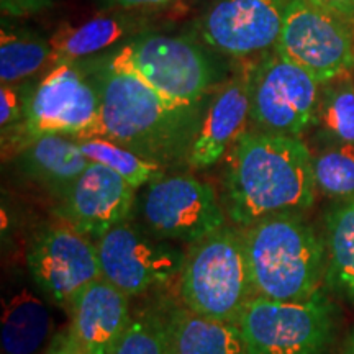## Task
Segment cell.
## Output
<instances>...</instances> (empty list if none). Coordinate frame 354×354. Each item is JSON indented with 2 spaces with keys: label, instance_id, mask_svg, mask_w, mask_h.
Wrapping results in <instances>:
<instances>
[{
  "label": "cell",
  "instance_id": "cell-4",
  "mask_svg": "<svg viewBox=\"0 0 354 354\" xmlns=\"http://www.w3.org/2000/svg\"><path fill=\"white\" fill-rule=\"evenodd\" d=\"M88 68L125 71L167 99L198 104L227 81L221 55L196 37L149 32L105 55L79 61Z\"/></svg>",
  "mask_w": 354,
  "mask_h": 354
},
{
  "label": "cell",
  "instance_id": "cell-30",
  "mask_svg": "<svg viewBox=\"0 0 354 354\" xmlns=\"http://www.w3.org/2000/svg\"><path fill=\"white\" fill-rule=\"evenodd\" d=\"M46 354H86L81 346L74 342L69 331H61L53 336L50 344L46 346Z\"/></svg>",
  "mask_w": 354,
  "mask_h": 354
},
{
  "label": "cell",
  "instance_id": "cell-1",
  "mask_svg": "<svg viewBox=\"0 0 354 354\" xmlns=\"http://www.w3.org/2000/svg\"><path fill=\"white\" fill-rule=\"evenodd\" d=\"M317 194L312 149L302 138L248 128L223 161L220 201L238 228L276 214H307Z\"/></svg>",
  "mask_w": 354,
  "mask_h": 354
},
{
  "label": "cell",
  "instance_id": "cell-7",
  "mask_svg": "<svg viewBox=\"0 0 354 354\" xmlns=\"http://www.w3.org/2000/svg\"><path fill=\"white\" fill-rule=\"evenodd\" d=\"M44 135L73 140L100 136V94L81 63H55L33 81L25 120L8 151Z\"/></svg>",
  "mask_w": 354,
  "mask_h": 354
},
{
  "label": "cell",
  "instance_id": "cell-23",
  "mask_svg": "<svg viewBox=\"0 0 354 354\" xmlns=\"http://www.w3.org/2000/svg\"><path fill=\"white\" fill-rule=\"evenodd\" d=\"M317 140L354 146V77L353 71L322 86L317 112Z\"/></svg>",
  "mask_w": 354,
  "mask_h": 354
},
{
  "label": "cell",
  "instance_id": "cell-17",
  "mask_svg": "<svg viewBox=\"0 0 354 354\" xmlns=\"http://www.w3.org/2000/svg\"><path fill=\"white\" fill-rule=\"evenodd\" d=\"M149 32H156L154 20L136 10H113L97 15L79 26L57 30L53 35L51 64L91 59Z\"/></svg>",
  "mask_w": 354,
  "mask_h": 354
},
{
  "label": "cell",
  "instance_id": "cell-25",
  "mask_svg": "<svg viewBox=\"0 0 354 354\" xmlns=\"http://www.w3.org/2000/svg\"><path fill=\"white\" fill-rule=\"evenodd\" d=\"M312 166L318 194L330 202L354 197V146L317 140Z\"/></svg>",
  "mask_w": 354,
  "mask_h": 354
},
{
  "label": "cell",
  "instance_id": "cell-6",
  "mask_svg": "<svg viewBox=\"0 0 354 354\" xmlns=\"http://www.w3.org/2000/svg\"><path fill=\"white\" fill-rule=\"evenodd\" d=\"M236 325L246 354H333L339 312L326 289L304 300L254 295Z\"/></svg>",
  "mask_w": 354,
  "mask_h": 354
},
{
  "label": "cell",
  "instance_id": "cell-10",
  "mask_svg": "<svg viewBox=\"0 0 354 354\" xmlns=\"http://www.w3.org/2000/svg\"><path fill=\"white\" fill-rule=\"evenodd\" d=\"M143 189V227L161 240L189 248L230 223L216 190L196 176L166 174Z\"/></svg>",
  "mask_w": 354,
  "mask_h": 354
},
{
  "label": "cell",
  "instance_id": "cell-2",
  "mask_svg": "<svg viewBox=\"0 0 354 354\" xmlns=\"http://www.w3.org/2000/svg\"><path fill=\"white\" fill-rule=\"evenodd\" d=\"M81 64L94 76L99 88L100 136L166 169L187 166L209 99L180 104L125 71Z\"/></svg>",
  "mask_w": 354,
  "mask_h": 354
},
{
  "label": "cell",
  "instance_id": "cell-13",
  "mask_svg": "<svg viewBox=\"0 0 354 354\" xmlns=\"http://www.w3.org/2000/svg\"><path fill=\"white\" fill-rule=\"evenodd\" d=\"M290 0H212L194 37L221 56L245 59L276 46Z\"/></svg>",
  "mask_w": 354,
  "mask_h": 354
},
{
  "label": "cell",
  "instance_id": "cell-20",
  "mask_svg": "<svg viewBox=\"0 0 354 354\" xmlns=\"http://www.w3.org/2000/svg\"><path fill=\"white\" fill-rule=\"evenodd\" d=\"M169 354H246L236 323L202 317L174 300H162Z\"/></svg>",
  "mask_w": 354,
  "mask_h": 354
},
{
  "label": "cell",
  "instance_id": "cell-31",
  "mask_svg": "<svg viewBox=\"0 0 354 354\" xmlns=\"http://www.w3.org/2000/svg\"><path fill=\"white\" fill-rule=\"evenodd\" d=\"M310 2L354 24V0H310Z\"/></svg>",
  "mask_w": 354,
  "mask_h": 354
},
{
  "label": "cell",
  "instance_id": "cell-16",
  "mask_svg": "<svg viewBox=\"0 0 354 354\" xmlns=\"http://www.w3.org/2000/svg\"><path fill=\"white\" fill-rule=\"evenodd\" d=\"M250 128L248 71L221 82L207 102L201 128L190 148L187 166L207 169L225 161L238 138Z\"/></svg>",
  "mask_w": 354,
  "mask_h": 354
},
{
  "label": "cell",
  "instance_id": "cell-28",
  "mask_svg": "<svg viewBox=\"0 0 354 354\" xmlns=\"http://www.w3.org/2000/svg\"><path fill=\"white\" fill-rule=\"evenodd\" d=\"M57 0H0L3 17H28L51 8Z\"/></svg>",
  "mask_w": 354,
  "mask_h": 354
},
{
  "label": "cell",
  "instance_id": "cell-32",
  "mask_svg": "<svg viewBox=\"0 0 354 354\" xmlns=\"http://www.w3.org/2000/svg\"><path fill=\"white\" fill-rule=\"evenodd\" d=\"M342 354H354V328L351 333L348 335L346 342H344V344H343Z\"/></svg>",
  "mask_w": 354,
  "mask_h": 354
},
{
  "label": "cell",
  "instance_id": "cell-14",
  "mask_svg": "<svg viewBox=\"0 0 354 354\" xmlns=\"http://www.w3.org/2000/svg\"><path fill=\"white\" fill-rule=\"evenodd\" d=\"M136 190L109 167L91 162L81 176L53 197V215L97 241L110 228L131 220Z\"/></svg>",
  "mask_w": 354,
  "mask_h": 354
},
{
  "label": "cell",
  "instance_id": "cell-12",
  "mask_svg": "<svg viewBox=\"0 0 354 354\" xmlns=\"http://www.w3.org/2000/svg\"><path fill=\"white\" fill-rule=\"evenodd\" d=\"M274 50L325 84L354 69V24L310 0H290Z\"/></svg>",
  "mask_w": 354,
  "mask_h": 354
},
{
  "label": "cell",
  "instance_id": "cell-19",
  "mask_svg": "<svg viewBox=\"0 0 354 354\" xmlns=\"http://www.w3.org/2000/svg\"><path fill=\"white\" fill-rule=\"evenodd\" d=\"M13 162L24 179L44 189L51 197L68 187L91 165L79 141L61 135L26 141L13 153Z\"/></svg>",
  "mask_w": 354,
  "mask_h": 354
},
{
  "label": "cell",
  "instance_id": "cell-26",
  "mask_svg": "<svg viewBox=\"0 0 354 354\" xmlns=\"http://www.w3.org/2000/svg\"><path fill=\"white\" fill-rule=\"evenodd\" d=\"M112 354H169L162 300L140 305Z\"/></svg>",
  "mask_w": 354,
  "mask_h": 354
},
{
  "label": "cell",
  "instance_id": "cell-21",
  "mask_svg": "<svg viewBox=\"0 0 354 354\" xmlns=\"http://www.w3.org/2000/svg\"><path fill=\"white\" fill-rule=\"evenodd\" d=\"M325 287L354 307V197L331 201L323 215Z\"/></svg>",
  "mask_w": 354,
  "mask_h": 354
},
{
  "label": "cell",
  "instance_id": "cell-22",
  "mask_svg": "<svg viewBox=\"0 0 354 354\" xmlns=\"http://www.w3.org/2000/svg\"><path fill=\"white\" fill-rule=\"evenodd\" d=\"M51 63V39L32 28L13 25L3 17L0 32V82L32 81Z\"/></svg>",
  "mask_w": 354,
  "mask_h": 354
},
{
  "label": "cell",
  "instance_id": "cell-18",
  "mask_svg": "<svg viewBox=\"0 0 354 354\" xmlns=\"http://www.w3.org/2000/svg\"><path fill=\"white\" fill-rule=\"evenodd\" d=\"M50 302L21 276L10 279L2 290V328L0 344L3 354H37L50 344L53 315Z\"/></svg>",
  "mask_w": 354,
  "mask_h": 354
},
{
  "label": "cell",
  "instance_id": "cell-3",
  "mask_svg": "<svg viewBox=\"0 0 354 354\" xmlns=\"http://www.w3.org/2000/svg\"><path fill=\"white\" fill-rule=\"evenodd\" d=\"M240 230L254 295L304 300L326 289L325 241L307 214H276Z\"/></svg>",
  "mask_w": 354,
  "mask_h": 354
},
{
  "label": "cell",
  "instance_id": "cell-27",
  "mask_svg": "<svg viewBox=\"0 0 354 354\" xmlns=\"http://www.w3.org/2000/svg\"><path fill=\"white\" fill-rule=\"evenodd\" d=\"M33 81L15 84H0V128H2V148H10L25 120L26 102Z\"/></svg>",
  "mask_w": 354,
  "mask_h": 354
},
{
  "label": "cell",
  "instance_id": "cell-8",
  "mask_svg": "<svg viewBox=\"0 0 354 354\" xmlns=\"http://www.w3.org/2000/svg\"><path fill=\"white\" fill-rule=\"evenodd\" d=\"M250 128L302 138L315 128L322 86L312 74L274 50L248 69Z\"/></svg>",
  "mask_w": 354,
  "mask_h": 354
},
{
  "label": "cell",
  "instance_id": "cell-15",
  "mask_svg": "<svg viewBox=\"0 0 354 354\" xmlns=\"http://www.w3.org/2000/svg\"><path fill=\"white\" fill-rule=\"evenodd\" d=\"M131 297L100 277L71 300L69 335L86 354H112L133 318Z\"/></svg>",
  "mask_w": 354,
  "mask_h": 354
},
{
  "label": "cell",
  "instance_id": "cell-11",
  "mask_svg": "<svg viewBox=\"0 0 354 354\" xmlns=\"http://www.w3.org/2000/svg\"><path fill=\"white\" fill-rule=\"evenodd\" d=\"M25 259L33 284L64 312L84 287L102 277L95 241L57 218L35 230Z\"/></svg>",
  "mask_w": 354,
  "mask_h": 354
},
{
  "label": "cell",
  "instance_id": "cell-5",
  "mask_svg": "<svg viewBox=\"0 0 354 354\" xmlns=\"http://www.w3.org/2000/svg\"><path fill=\"white\" fill-rule=\"evenodd\" d=\"M179 302L202 317L236 323L254 297L241 230L228 223L185 251Z\"/></svg>",
  "mask_w": 354,
  "mask_h": 354
},
{
  "label": "cell",
  "instance_id": "cell-9",
  "mask_svg": "<svg viewBox=\"0 0 354 354\" xmlns=\"http://www.w3.org/2000/svg\"><path fill=\"white\" fill-rule=\"evenodd\" d=\"M95 245L102 277L131 299L177 284L185 261L183 248L154 236L131 220L110 228Z\"/></svg>",
  "mask_w": 354,
  "mask_h": 354
},
{
  "label": "cell",
  "instance_id": "cell-29",
  "mask_svg": "<svg viewBox=\"0 0 354 354\" xmlns=\"http://www.w3.org/2000/svg\"><path fill=\"white\" fill-rule=\"evenodd\" d=\"M102 10H154L166 8L179 2V0H95Z\"/></svg>",
  "mask_w": 354,
  "mask_h": 354
},
{
  "label": "cell",
  "instance_id": "cell-24",
  "mask_svg": "<svg viewBox=\"0 0 354 354\" xmlns=\"http://www.w3.org/2000/svg\"><path fill=\"white\" fill-rule=\"evenodd\" d=\"M79 146L88 161L109 167L136 190L146 187L148 184L167 174L166 167L141 158L125 146L104 138V136L81 140Z\"/></svg>",
  "mask_w": 354,
  "mask_h": 354
}]
</instances>
